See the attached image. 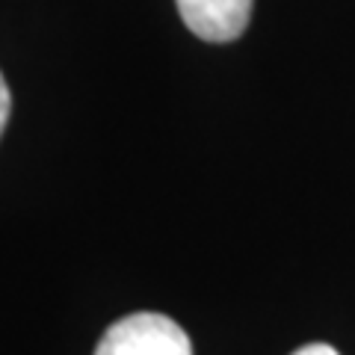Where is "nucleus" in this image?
<instances>
[{
	"mask_svg": "<svg viewBox=\"0 0 355 355\" xmlns=\"http://www.w3.org/2000/svg\"><path fill=\"white\" fill-rule=\"evenodd\" d=\"M9 107H12V95H9V86L0 74V133L6 128V119H9Z\"/></svg>",
	"mask_w": 355,
	"mask_h": 355,
	"instance_id": "obj_3",
	"label": "nucleus"
},
{
	"mask_svg": "<svg viewBox=\"0 0 355 355\" xmlns=\"http://www.w3.org/2000/svg\"><path fill=\"white\" fill-rule=\"evenodd\" d=\"M184 24L205 42H234L252 18V0H175Z\"/></svg>",
	"mask_w": 355,
	"mask_h": 355,
	"instance_id": "obj_2",
	"label": "nucleus"
},
{
	"mask_svg": "<svg viewBox=\"0 0 355 355\" xmlns=\"http://www.w3.org/2000/svg\"><path fill=\"white\" fill-rule=\"evenodd\" d=\"M95 355H193V347L172 317L139 311L110 326Z\"/></svg>",
	"mask_w": 355,
	"mask_h": 355,
	"instance_id": "obj_1",
	"label": "nucleus"
},
{
	"mask_svg": "<svg viewBox=\"0 0 355 355\" xmlns=\"http://www.w3.org/2000/svg\"><path fill=\"white\" fill-rule=\"evenodd\" d=\"M293 355H338V349L329 347V343H308V347L296 349Z\"/></svg>",
	"mask_w": 355,
	"mask_h": 355,
	"instance_id": "obj_4",
	"label": "nucleus"
}]
</instances>
